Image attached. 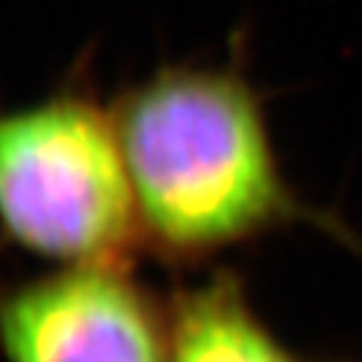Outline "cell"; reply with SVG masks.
Listing matches in <instances>:
<instances>
[{
  "instance_id": "obj_2",
  "label": "cell",
  "mask_w": 362,
  "mask_h": 362,
  "mask_svg": "<svg viewBox=\"0 0 362 362\" xmlns=\"http://www.w3.org/2000/svg\"><path fill=\"white\" fill-rule=\"evenodd\" d=\"M0 236L57 266H134L145 252L113 110L86 78L0 105Z\"/></svg>"
},
{
  "instance_id": "obj_1",
  "label": "cell",
  "mask_w": 362,
  "mask_h": 362,
  "mask_svg": "<svg viewBox=\"0 0 362 362\" xmlns=\"http://www.w3.org/2000/svg\"><path fill=\"white\" fill-rule=\"evenodd\" d=\"M143 250L167 266H204L233 247L311 226L362 247L341 218L290 185L263 97L242 52L223 65H164L110 103Z\"/></svg>"
},
{
  "instance_id": "obj_3",
  "label": "cell",
  "mask_w": 362,
  "mask_h": 362,
  "mask_svg": "<svg viewBox=\"0 0 362 362\" xmlns=\"http://www.w3.org/2000/svg\"><path fill=\"white\" fill-rule=\"evenodd\" d=\"M3 362H167L169 300L134 266H57L0 279Z\"/></svg>"
},
{
  "instance_id": "obj_4",
  "label": "cell",
  "mask_w": 362,
  "mask_h": 362,
  "mask_svg": "<svg viewBox=\"0 0 362 362\" xmlns=\"http://www.w3.org/2000/svg\"><path fill=\"white\" fill-rule=\"evenodd\" d=\"M167 362H325L287 346L252 306L245 279L220 269L169 298Z\"/></svg>"
}]
</instances>
